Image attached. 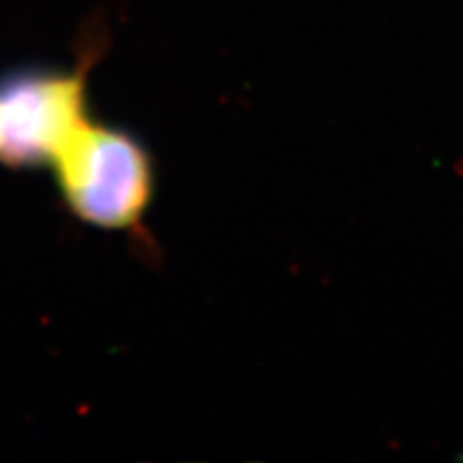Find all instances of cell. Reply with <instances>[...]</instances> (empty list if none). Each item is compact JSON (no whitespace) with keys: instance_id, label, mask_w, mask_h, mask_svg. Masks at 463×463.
I'll return each mask as SVG.
<instances>
[{"instance_id":"1","label":"cell","mask_w":463,"mask_h":463,"mask_svg":"<svg viewBox=\"0 0 463 463\" xmlns=\"http://www.w3.org/2000/svg\"><path fill=\"white\" fill-rule=\"evenodd\" d=\"M69 211L103 230H137L153 198V161L142 144L89 118L50 161Z\"/></svg>"},{"instance_id":"2","label":"cell","mask_w":463,"mask_h":463,"mask_svg":"<svg viewBox=\"0 0 463 463\" xmlns=\"http://www.w3.org/2000/svg\"><path fill=\"white\" fill-rule=\"evenodd\" d=\"M97 48L71 71L14 73L0 86V161L11 167L50 165L73 131L89 120L86 75Z\"/></svg>"}]
</instances>
